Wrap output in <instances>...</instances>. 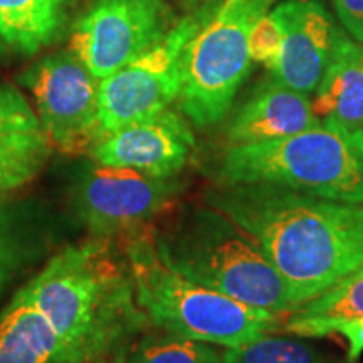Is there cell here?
Instances as JSON below:
<instances>
[{"instance_id":"obj_24","label":"cell","mask_w":363,"mask_h":363,"mask_svg":"<svg viewBox=\"0 0 363 363\" xmlns=\"http://www.w3.org/2000/svg\"><path fill=\"white\" fill-rule=\"evenodd\" d=\"M40 130L38 115L16 86L0 83V133Z\"/></svg>"},{"instance_id":"obj_8","label":"cell","mask_w":363,"mask_h":363,"mask_svg":"<svg viewBox=\"0 0 363 363\" xmlns=\"http://www.w3.org/2000/svg\"><path fill=\"white\" fill-rule=\"evenodd\" d=\"M99 81L71 49L39 59L24 72L22 83L33 93L51 147L76 153L98 142Z\"/></svg>"},{"instance_id":"obj_20","label":"cell","mask_w":363,"mask_h":363,"mask_svg":"<svg viewBox=\"0 0 363 363\" xmlns=\"http://www.w3.org/2000/svg\"><path fill=\"white\" fill-rule=\"evenodd\" d=\"M283 330L299 338H321L338 333L347 340V363H358L363 355V316L321 318L291 313Z\"/></svg>"},{"instance_id":"obj_26","label":"cell","mask_w":363,"mask_h":363,"mask_svg":"<svg viewBox=\"0 0 363 363\" xmlns=\"http://www.w3.org/2000/svg\"><path fill=\"white\" fill-rule=\"evenodd\" d=\"M4 51H6V43H4L2 38H0V52H4Z\"/></svg>"},{"instance_id":"obj_14","label":"cell","mask_w":363,"mask_h":363,"mask_svg":"<svg viewBox=\"0 0 363 363\" xmlns=\"http://www.w3.org/2000/svg\"><path fill=\"white\" fill-rule=\"evenodd\" d=\"M0 363H72L26 288L13 294L0 313Z\"/></svg>"},{"instance_id":"obj_9","label":"cell","mask_w":363,"mask_h":363,"mask_svg":"<svg viewBox=\"0 0 363 363\" xmlns=\"http://www.w3.org/2000/svg\"><path fill=\"white\" fill-rule=\"evenodd\" d=\"M174 179L94 162L72 187V208L93 238H120L143 229L179 194Z\"/></svg>"},{"instance_id":"obj_25","label":"cell","mask_w":363,"mask_h":363,"mask_svg":"<svg viewBox=\"0 0 363 363\" xmlns=\"http://www.w3.org/2000/svg\"><path fill=\"white\" fill-rule=\"evenodd\" d=\"M333 6L348 33L363 44V0H333Z\"/></svg>"},{"instance_id":"obj_5","label":"cell","mask_w":363,"mask_h":363,"mask_svg":"<svg viewBox=\"0 0 363 363\" xmlns=\"http://www.w3.org/2000/svg\"><path fill=\"white\" fill-rule=\"evenodd\" d=\"M136 298L150 325L197 342L233 348L283 330L279 315L194 283L158 256L150 227L123 235Z\"/></svg>"},{"instance_id":"obj_15","label":"cell","mask_w":363,"mask_h":363,"mask_svg":"<svg viewBox=\"0 0 363 363\" xmlns=\"http://www.w3.org/2000/svg\"><path fill=\"white\" fill-rule=\"evenodd\" d=\"M313 110L321 121H337L363 130V44L340 33L323 78L316 88Z\"/></svg>"},{"instance_id":"obj_1","label":"cell","mask_w":363,"mask_h":363,"mask_svg":"<svg viewBox=\"0 0 363 363\" xmlns=\"http://www.w3.org/2000/svg\"><path fill=\"white\" fill-rule=\"evenodd\" d=\"M206 203L252 235L296 310L363 267V203L267 184L216 185Z\"/></svg>"},{"instance_id":"obj_10","label":"cell","mask_w":363,"mask_h":363,"mask_svg":"<svg viewBox=\"0 0 363 363\" xmlns=\"http://www.w3.org/2000/svg\"><path fill=\"white\" fill-rule=\"evenodd\" d=\"M163 0H93L71 34V51L104 79L169 30Z\"/></svg>"},{"instance_id":"obj_21","label":"cell","mask_w":363,"mask_h":363,"mask_svg":"<svg viewBox=\"0 0 363 363\" xmlns=\"http://www.w3.org/2000/svg\"><path fill=\"white\" fill-rule=\"evenodd\" d=\"M293 313L303 316L357 318L363 316V267L338 281L320 296L313 298Z\"/></svg>"},{"instance_id":"obj_13","label":"cell","mask_w":363,"mask_h":363,"mask_svg":"<svg viewBox=\"0 0 363 363\" xmlns=\"http://www.w3.org/2000/svg\"><path fill=\"white\" fill-rule=\"evenodd\" d=\"M308 94L274 78L264 81L230 118L225 136L229 145H249L286 138L320 125Z\"/></svg>"},{"instance_id":"obj_2","label":"cell","mask_w":363,"mask_h":363,"mask_svg":"<svg viewBox=\"0 0 363 363\" xmlns=\"http://www.w3.org/2000/svg\"><path fill=\"white\" fill-rule=\"evenodd\" d=\"M24 288L72 363H125L136 337L150 325L116 238L65 247Z\"/></svg>"},{"instance_id":"obj_6","label":"cell","mask_w":363,"mask_h":363,"mask_svg":"<svg viewBox=\"0 0 363 363\" xmlns=\"http://www.w3.org/2000/svg\"><path fill=\"white\" fill-rule=\"evenodd\" d=\"M276 0H227L180 57L179 106L197 128L224 120L251 72L249 34Z\"/></svg>"},{"instance_id":"obj_17","label":"cell","mask_w":363,"mask_h":363,"mask_svg":"<svg viewBox=\"0 0 363 363\" xmlns=\"http://www.w3.org/2000/svg\"><path fill=\"white\" fill-rule=\"evenodd\" d=\"M51 148L43 130L0 133V197L33 182L48 163Z\"/></svg>"},{"instance_id":"obj_7","label":"cell","mask_w":363,"mask_h":363,"mask_svg":"<svg viewBox=\"0 0 363 363\" xmlns=\"http://www.w3.org/2000/svg\"><path fill=\"white\" fill-rule=\"evenodd\" d=\"M207 21V16L184 17L148 51L99 81V138L158 115L179 98L182 52Z\"/></svg>"},{"instance_id":"obj_19","label":"cell","mask_w":363,"mask_h":363,"mask_svg":"<svg viewBox=\"0 0 363 363\" xmlns=\"http://www.w3.org/2000/svg\"><path fill=\"white\" fill-rule=\"evenodd\" d=\"M222 363H343L296 338L264 335L240 347L227 348Z\"/></svg>"},{"instance_id":"obj_18","label":"cell","mask_w":363,"mask_h":363,"mask_svg":"<svg viewBox=\"0 0 363 363\" xmlns=\"http://www.w3.org/2000/svg\"><path fill=\"white\" fill-rule=\"evenodd\" d=\"M125 363H222V353L211 343L158 330L143 335Z\"/></svg>"},{"instance_id":"obj_4","label":"cell","mask_w":363,"mask_h":363,"mask_svg":"<svg viewBox=\"0 0 363 363\" xmlns=\"http://www.w3.org/2000/svg\"><path fill=\"white\" fill-rule=\"evenodd\" d=\"M211 177L216 185L267 184L328 201L363 203V130L325 120L272 142L229 145Z\"/></svg>"},{"instance_id":"obj_23","label":"cell","mask_w":363,"mask_h":363,"mask_svg":"<svg viewBox=\"0 0 363 363\" xmlns=\"http://www.w3.org/2000/svg\"><path fill=\"white\" fill-rule=\"evenodd\" d=\"M281 43H283V26L276 12L271 11L256 21L249 34L251 59L272 69L278 61Z\"/></svg>"},{"instance_id":"obj_11","label":"cell","mask_w":363,"mask_h":363,"mask_svg":"<svg viewBox=\"0 0 363 363\" xmlns=\"http://www.w3.org/2000/svg\"><path fill=\"white\" fill-rule=\"evenodd\" d=\"M195 148L192 131L167 108L155 116L125 125L99 138L89 155L101 165L125 167L158 179H175Z\"/></svg>"},{"instance_id":"obj_22","label":"cell","mask_w":363,"mask_h":363,"mask_svg":"<svg viewBox=\"0 0 363 363\" xmlns=\"http://www.w3.org/2000/svg\"><path fill=\"white\" fill-rule=\"evenodd\" d=\"M30 242L19 216L0 202V298L29 257Z\"/></svg>"},{"instance_id":"obj_12","label":"cell","mask_w":363,"mask_h":363,"mask_svg":"<svg viewBox=\"0 0 363 363\" xmlns=\"http://www.w3.org/2000/svg\"><path fill=\"white\" fill-rule=\"evenodd\" d=\"M274 12L283 26V43L272 78L303 94L315 93L340 30L318 0H286Z\"/></svg>"},{"instance_id":"obj_16","label":"cell","mask_w":363,"mask_h":363,"mask_svg":"<svg viewBox=\"0 0 363 363\" xmlns=\"http://www.w3.org/2000/svg\"><path fill=\"white\" fill-rule=\"evenodd\" d=\"M72 0H0V38L33 56L61 34Z\"/></svg>"},{"instance_id":"obj_3","label":"cell","mask_w":363,"mask_h":363,"mask_svg":"<svg viewBox=\"0 0 363 363\" xmlns=\"http://www.w3.org/2000/svg\"><path fill=\"white\" fill-rule=\"evenodd\" d=\"M153 234L160 259L194 283L272 315L296 310L259 244L216 207L189 206Z\"/></svg>"}]
</instances>
